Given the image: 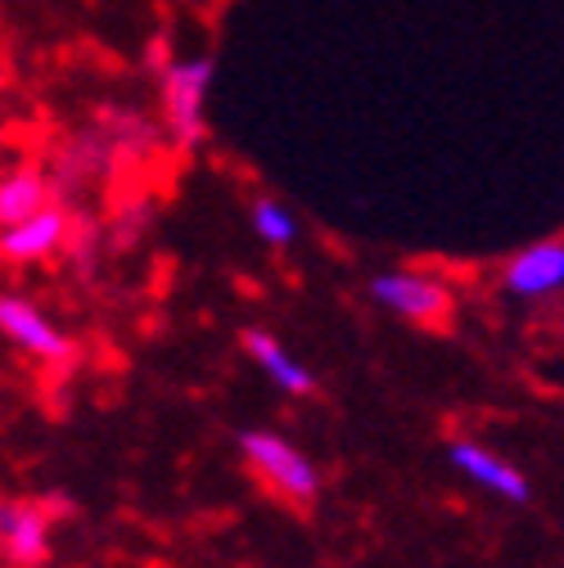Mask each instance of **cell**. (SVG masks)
<instances>
[{"label":"cell","instance_id":"cell-1","mask_svg":"<svg viewBox=\"0 0 564 568\" xmlns=\"http://www.w3.org/2000/svg\"><path fill=\"white\" fill-rule=\"evenodd\" d=\"M213 59L208 54H177L159 73V100L172 145L199 150L208 140V91H213Z\"/></svg>","mask_w":564,"mask_h":568},{"label":"cell","instance_id":"cell-2","mask_svg":"<svg viewBox=\"0 0 564 568\" xmlns=\"http://www.w3.org/2000/svg\"><path fill=\"white\" fill-rule=\"evenodd\" d=\"M240 456H244V465H249L271 491L285 496V501H312V496L321 491L316 465H312L290 438H280V434H266V429L240 434Z\"/></svg>","mask_w":564,"mask_h":568},{"label":"cell","instance_id":"cell-3","mask_svg":"<svg viewBox=\"0 0 564 568\" xmlns=\"http://www.w3.org/2000/svg\"><path fill=\"white\" fill-rule=\"evenodd\" d=\"M0 334H6L23 357H32L41 366H68L78 357L73 338H68L32 298H19V294H0Z\"/></svg>","mask_w":564,"mask_h":568},{"label":"cell","instance_id":"cell-4","mask_svg":"<svg viewBox=\"0 0 564 568\" xmlns=\"http://www.w3.org/2000/svg\"><path fill=\"white\" fill-rule=\"evenodd\" d=\"M371 298L384 312L415 321V325H443L452 312L447 284L439 275H425V271H380L371 280Z\"/></svg>","mask_w":564,"mask_h":568},{"label":"cell","instance_id":"cell-5","mask_svg":"<svg viewBox=\"0 0 564 568\" xmlns=\"http://www.w3.org/2000/svg\"><path fill=\"white\" fill-rule=\"evenodd\" d=\"M68 235H73V217H68L59 203H50L46 212H37V217H28V222H19L10 231H0V257L19 262V266H32V262L54 257L68 244Z\"/></svg>","mask_w":564,"mask_h":568},{"label":"cell","instance_id":"cell-6","mask_svg":"<svg viewBox=\"0 0 564 568\" xmlns=\"http://www.w3.org/2000/svg\"><path fill=\"white\" fill-rule=\"evenodd\" d=\"M502 284L515 298H542V294L564 290V240H546V244L515 253Z\"/></svg>","mask_w":564,"mask_h":568},{"label":"cell","instance_id":"cell-7","mask_svg":"<svg viewBox=\"0 0 564 568\" xmlns=\"http://www.w3.org/2000/svg\"><path fill=\"white\" fill-rule=\"evenodd\" d=\"M447 460H452L465 478H474L479 487L506 496V501H515V506H524V501H528V478H524L515 465H506L502 456L483 452L479 443H452V447H447Z\"/></svg>","mask_w":564,"mask_h":568},{"label":"cell","instance_id":"cell-8","mask_svg":"<svg viewBox=\"0 0 564 568\" xmlns=\"http://www.w3.org/2000/svg\"><path fill=\"white\" fill-rule=\"evenodd\" d=\"M244 352L262 366V375L280 388V393H294V397H308L312 388H316V379H312V371L294 357V352L280 343L275 334H266V329H244Z\"/></svg>","mask_w":564,"mask_h":568},{"label":"cell","instance_id":"cell-9","mask_svg":"<svg viewBox=\"0 0 564 568\" xmlns=\"http://www.w3.org/2000/svg\"><path fill=\"white\" fill-rule=\"evenodd\" d=\"M0 555H6L14 568H37L50 555V510L14 506L6 528H0Z\"/></svg>","mask_w":564,"mask_h":568},{"label":"cell","instance_id":"cell-10","mask_svg":"<svg viewBox=\"0 0 564 568\" xmlns=\"http://www.w3.org/2000/svg\"><path fill=\"white\" fill-rule=\"evenodd\" d=\"M54 199H50V181L46 172L37 168H14L0 176V231H10L28 217H37V212H46Z\"/></svg>","mask_w":564,"mask_h":568},{"label":"cell","instance_id":"cell-11","mask_svg":"<svg viewBox=\"0 0 564 568\" xmlns=\"http://www.w3.org/2000/svg\"><path fill=\"white\" fill-rule=\"evenodd\" d=\"M249 226H253V235H258L266 248H290V244L299 240V217H294L285 203H275V199H253Z\"/></svg>","mask_w":564,"mask_h":568},{"label":"cell","instance_id":"cell-12","mask_svg":"<svg viewBox=\"0 0 564 568\" xmlns=\"http://www.w3.org/2000/svg\"><path fill=\"white\" fill-rule=\"evenodd\" d=\"M10 510H14V506L6 501V496H0V528H6V519H10Z\"/></svg>","mask_w":564,"mask_h":568}]
</instances>
